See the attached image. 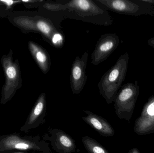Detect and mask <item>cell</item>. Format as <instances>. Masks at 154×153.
Listing matches in <instances>:
<instances>
[{
  "label": "cell",
  "mask_w": 154,
  "mask_h": 153,
  "mask_svg": "<svg viewBox=\"0 0 154 153\" xmlns=\"http://www.w3.org/2000/svg\"><path fill=\"white\" fill-rule=\"evenodd\" d=\"M112 11L125 15L154 16V6L141 0H96Z\"/></svg>",
  "instance_id": "cell-5"
},
{
  "label": "cell",
  "mask_w": 154,
  "mask_h": 153,
  "mask_svg": "<svg viewBox=\"0 0 154 153\" xmlns=\"http://www.w3.org/2000/svg\"><path fill=\"white\" fill-rule=\"evenodd\" d=\"M36 25L38 32H40L46 40L51 43V37L57 31L50 20L40 16L35 17Z\"/></svg>",
  "instance_id": "cell-14"
},
{
  "label": "cell",
  "mask_w": 154,
  "mask_h": 153,
  "mask_svg": "<svg viewBox=\"0 0 154 153\" xmlns=\"http://www.w3.org/2000/svg\"><path fill=\"white\" fill-rule=\"evenodd\" d=\"M139 89L137 81L121 86L114 101L115 111L119 119L130 121L139 95Z\"/></svg>",
  "instance_id": "cell-4"
},
{
  "label": "cell",
  "mask_w": 154,
  "mask_h": 153,
  "mask_svg": "<svg viewBox=\"0 0 154 153\" xmlns=\"http://www.w3.org/2000/svg\"><path fill=\"white\" fill-rule=\"evenodd\" d=\"M84 112L87 116L82 117L83 121L97 132L100 135L105 137H113L114 135L115 130L104 118L89 110H85Z\"/></svg>",
  "instance_id": "cell-12"
},
{
  "label": "cell",
  "mask_w": 154,
  "mask_h": 153,
  "mask_svg": "<svg viewBox=\"0 0 154 153\" xmlns=\"http://www.w3.org/2000/svg\"><path fill=\"white\" fill-rule=\"evenodd\" d=\"M82 141L84 148L89 153H109L103 146L90 137H83Z\"/></svg>",
  "instance_id": "cell-15"
},
{
  "label": "cell",
  "mask_w": 154,
  "mask_h": 153,
  "mask_svg": "<svg viewBox=\"0 0 154 153\" xmlns=\"http://www.w3.org/2000/svg\"><path fill=\"white\" fill-rule=\"evenodd\" d=\"M53 153L52 152H51L49 153H45V152H38V153H28L27 152H14V153Z\"/></svg>",
  "instance_id": "cell-21"
},
{
  "label": "cell",
  "mask_w": 154,
  "mask_h": 153,
  "mask_svg": "<svg viewBox=\"0 0 154 153\" xmlns=\"http://www.w3.org/2000/svg\"><path fill=\"white\" fill-rule=\"evenodd\" d=\"M42 140L51 142L52 149L58 153H73L76 152L75 141L61 129L49 128Z\"/></svg>",
  "instance_id": "cell-7"
},
{
  "label": "cell",
  "mask_w": 154,
  "mask_h": 153,
  "mask_svg": "<svg viewBox=\"0 0 154 153\" xmlns=\"http://www.w3.org/2000/svg\"><path fill=\"white\" fill-rule=\"evenodd\" d=\"M88 54L84 52L81 57L77 56L71 66L70 76V87L74 94H79L86 84L88 76L86 75V67Z\"/></svg>",
  "instance_id": "cell-8"
},
{
  "label": "cell",
  "mask_w": 154,
  "mask_h": 153,
  "mask_svg": "<svg viewBox=\"0 0 154 153\" xmlns=\"http://www.w3.org/2000/svg\"><path fill=\"white\" fill-rule=\"evenodd\" d=\"M13 51L3 56L1 63L5 75V83L2 90L1 102L4 105L14 96L17 90L22 86V79L19 62L17 59L13 61Z\"/></svg>",
  "instance_id": "cell-3"
},
{
  "label": "cell",
  "mask_w": 154,
  "mask_h": 153,
  "mask_svg": "<svg viewBox=\"0 0 154 153\" xmlns=\"http://www.w3.org/2000/svg\"><path fill=\"white\" fill-rule=\"evenodd\" d=\"M128 153H141V152L137 148H134L130 150Z\"/></svg>",
  "instance_id": "cell-20"
},
{
  "label": "cell",
  "mask_w": 154,
  "mask_h": 153,
  "mask_svg": "<svg viewBox=\"0 0 154 153\" xmlns=\"http://www.w3.org/2000/svg\"><path fill=\"white\" fill-rule=\"evenodd\" d=\"M129 60L127 53L120 56L115 64L104 73L99 82L100 93L108 104L114 101L122 86L126 75Z\"/></svg>",
  "instance_id": "cell-1"
},
{
  "label": "cell",
  "mask_w": 154,
  "mask_h": 153,
  "mask_svg": "<svg viewBox=\"0 0 154 153\" xmlns=\"http://www.w3.org/2000/svg\"><path fill=\"white\" fill-rule=\"evenodd\" d=\"M64 41L65 39L63 34L57 31L51 37L50 43L55 47L61 48L64 46Z\"/></svg>",
  "instance_id": "cell-17"
},
{
  "label": "cell",
  "mask_w": 154,
  "mask_h": 153,
  "mask_svg": "<svg viewBox=\"0 0 154 153\" xmlns=\"http://www.w3.org/2000/svg\"><path fill=\"white\" fill-rule=\"evenodd\" d=\"M46 95L45 93H42L37 99L24 125L20 128V131L28 133L32 129L43 125L46 122Z\"/></svg>",
  "instance_id": "cell-9"
},
{
  "label": "cell",
  "mask_w": 154,
  "mask_h": 153,
  "mask_svg": "<svg viewBox=\"0 0 154 153\" xmlns=\"http://www.w3.org/2000/svg\"><path fill=\"white\" fill-rule=\"evenodd\" d=\"M45 9L51 11H58L66 10L67 8L66 4L60 3H46L43 5Z\"/></svg>",
  "instance_id": "cell-18"
},
{
  "label": "cell",
  "mask_w": 154,
  "mask_h": 153,
  "mask_svg": "<svg viewBox=\"0 0 154 153\" xmlns=\"http://www.w3.org/2000/svg\"><path fill=\"white\" fill-rule=\"evenodd\" d=\"M35 151L51 152L49 144L41 140L39 136H22L18 133L0 136V153Z\"/></svg>",
  "instance_id": "cell-2"
},
{
  "label": "cell",
  "mask_w": 154,
  "mask_h": 153,
  "mask_svg": "<svg viewBox=\"0 0 154 153\" xmlns=\"http://www.w3.org/2000/svg\"><path fill=\"white\" fill-rule=\"evenodd\" d=\"M119 44V37L116 34L108 33L102 35L91 54V63L96 66L104 62L116 49Z\"/></svg>",
  "instance_id": "cell-6"
},
{
  "label": "cell",
  "mask_w": 154,
  "mask_h": 153,
  "mask_svg": "<svg viewBox=\"0 0 154 153\" xmlns=\"http://www.w3.org/2000/svg\"><path fill=\"white\" fill-rule=\"evenodd\" d=\"M147 44L150 46L154 48V37L148 40Z\"/></svg>",
  "instance_id": "cell-19"
},
{
  "label": "cell",
  "mask_w": 154,
  "mask_h": 153,
  "mask_svg": "<svg viewBox=\"0 0 154 153\" xmlns=\"http://www.w3.org/2000/svg\"><path fill=\"white\" fill-rule=\"evenodd\" d=\"M134 130L140 136L154 133V95L150 97L145 104L141 115L136 120Z\"/></svg>",
  "instance_id": "cell-10"
},
{
  "label": "cell",
  "mask_w": 154,
  "mask_h": 153,
  "mask_svg": "<svg viewBox=\"0 0 154 153\" xmlns=\"http://www.w3.org/2000/svg\"><path fill=\"white\" fill-rule=\"evenodd\" d=\"M15 22L21 28L32 32H38L36 25L35 18L29 17H20L15 19Z\"/></svg>",
  "instance_id": "cell-16"
},
{
  "label": "cell",
  "mask_w": 154,
  "mask_h": 153,
  "mask_svg": "<svg viewBox=\"0 0 154 153\" xmlns=\"http://www.w3.org/2000/svg\"><path fill=\"white\" fill-rule=\"evenodd\" d=\"M29 49L33 59L44 74L50 69L51 61L48 51L42 47L32 41L28 43Z\"/></svg>",
  "instance_id": "cell-13"
},
{
  "label": "cell",
  "mask_w": 154,
  "mask_h": 153,
  "mask_svg": "<svg viewBox=\"0 0 154 153\" xmlns=\"http://www.w3.org/2000/svg\"><path fill=\"white\" fill-rule=\"evenodd\" d=\"M66 11L80 18H93L105 14V12L94 1L72 0L66 4Z\"/></svg>",
  "instance_id": "cell-11"
}]
</instances>
